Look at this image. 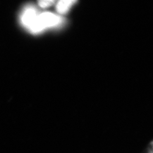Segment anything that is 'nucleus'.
<instances>
[{"mask_svg":"<svg viewBox=\"0 0 153 153\" xmlns=\"http://www.w3.org/2000/svg\"><path fill=\"white\" fill-rule=\"evenodd\" d=\"M56 0H38L39 6L42 8H47L52 5Z\"/></svg>","mask_w":153,"mask_h":153,"instance_id":"nucleus-4","label":"nucleus"},{"mask_svg":"<svg viewBox=\"0 0 153 153\" xmlns=\"http://www.w3.org/2000/svg\"><path fill=\"white\" fill-rule=\"evenodd\" d=\"M39 13V12L35 6L27 5L25 6L20 16V21L22 26L28 30L35 22Z\"/></svg>","mask_w":153,"mask_h":153,"instance_id":"nucleus-2","label":"nucleus"},{"mask_svg":"<svg viewBox=\"0 0 153 153\" xmlns=\"http://www.w3.org/2000/svg\"><path fill=\"white\" fill-rule=\"evenodd\" d=\"M76 1V0H59L56 6V10L60 14H65Z\"/></svg>","mask_w":153,"mask_h":153,"instance_id":"nucleus-3","label":"nucleus"},{"mask_svg":"<svg viewBox=\"0 0 153 153\" xmlns=\"http://www.w3.org/2000/svg\"><path fill=\"white\" fill-rule=\"evenodd\" d=\"M62 18L50 12L39 13L32 26L28 30L30 33H39L47 28L55 27L62 23Z\"/></svg>","mask_w":153,"mask_h":153,"instance_id":"nucleus-1","label":"nucleus"}]
</instances>
